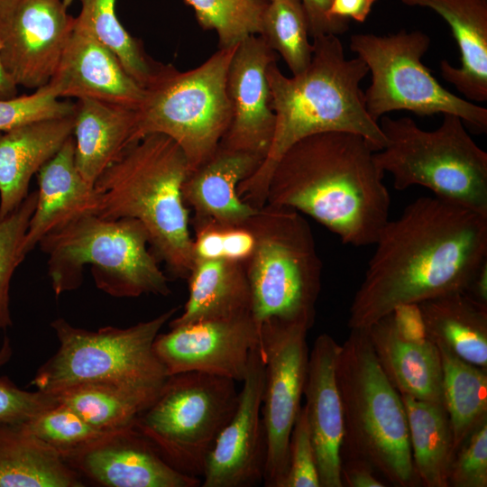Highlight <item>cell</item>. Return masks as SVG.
Returning a JSON list of instances; mask_svg holds the SVG:
<instances>
[{
    "label": "cell",
    "instance_id": "1",
    "mask_svg": "<svg viewBox=\"0 0 487 487\" xmlns=\"http://www.w3.org/2000/svg\"><path fill=\"white\" fill-rule=\"evenodd\" d=\"M349 309L350 329L399 307L466 291L487 262V216L421 197L388 220Z\"/></svg>",
    "mask_w": 487,
    "mask_h": 487
},
{
    "label": "cell",
    "instance_id": "2",
    "mask_svg": "<svg viewBox=\"0 0 487 487\" xmlns=\"http://www.w3.org/2000/svg\"><path fill=\"white\" fill-rule=\"evenodd\" d=\"M374 152L356 133L326 132L305 137L273 169L265 205L307 215L345 244L372 245L391 209L384 172Z\"/></svg>",
    "mask_w": 487,
    "mask_h": 487
},
{
    "label": "cell",
    "instance_id": "3",
    "mask_svg": "<svg viewBox=\"0 0 487 487\" xmlns=\"http://www.w3.org/2000/svg\"><path fill=\"white\" fill-rule=\"evenodd\" d=\"M310 63L300 73L287 77L277 62L267 68L275 114L270 149L259 168L242 181L237 193L254 208L266 202V191L276 164L294 143L319 133L347 132L363 136L376 152L385 145L379 122L365 107L361 81L368 74L358 57L346 59L335 34L312 38Z\"/></svg>",
    "mask_w": 487,
    "mask_h": 487
},
{
    "label": "cell",
    "instance_id": "4",
    "mask_svg": "<svg viewBox=\"0 0 487 487\" xmlns=\"http://www.w3.org/2000/svg\"><path fill=\"white\" fill-rule=\"evenodd\" d=\"M190 173L180 147L150 133L131 144L95 182L97 216L133 218L145 227L152 253L175 278L187 279L194 263L189 209L182 187Z\"/></svg>",
    "mask_w": 487,
    "mask_h": 487
},
{
    "label": "cell",
    "instance_id": "5",
    "mask_svg": "<svg viewBox=\"0 0 487 487\" xmlns=\"http://www.w3.org/2000/svg\"><path fill=\"white\" fill-rule=\"evenodd\" d=\"M335 377L344 417L341 458L368 462L391 485H421L401 396L382 371L364 328L351 329L340 345Z\"/></svg>",
    "mask_w": 487,
    "mask_h": 487
},
{
    "label": "cell",
    "instance_id": "6",
    "mask_svg": "<svg viewBox=\"0 0 487 487\" xmlns=\"http://www.w3.org/2000/svg\"><path fill=\"white\" fill-rule=\"evenodd\" d=\"M38 245L48 255V275L57 297L82 284L87 265L96 286L112 297L170 293L149 234L136 219L84 215L48 234Z\"/></svg>",
    "mask_w": 487,
    "mask_h": 487
},
{
    "label": "cell",
    "instance_id": "7",
    "mask_svg": "<svg viewBox=\"0 0 487 487\" xmlns=\"http://www.w3.org/2000/svg\"><path fill=\"white\" fill-rule=\"evenodd\" d=\"M177 310L172 308L127 328L106 326L96 331L74 326L62 317L55 319L51 326L59 348L38 369L31 385L55 395L81 384H104L152 402L169 377L153 343Z\"/></svg>",
    "mask_w": 487,
    "mask_h": 487
},
{
    "label": "cell",
    "instance_id": "8",
    "mask_svg": "<svg viewBox=\"0 0 487 487\" xmlns=\"http://www.w3.org/2000/svg\"><path fill=\"white\" fill-rule=\"evenodd\" d=\"M385 145L373 153L396 189L421 186L435 197L487 216V153L473 140L463 120L445 114L433 131L408 116H381Z\"/></svg>",
    "mask_w": 487,
    "mask_h": 487
},
{
    "label": "cell",
    "instance_id": "9",
    "mask_svg": "<svg viewBox=\"0 0 487 487\" xmlns=\"http://www.w3.org/2000/svg\"><path fill=\"white\" fill-rule=\"evenodd\" d=\"M255 244L244 262L252 299V316L310 329L321 289L322 263L311 228L291 208L264 205L247 222Z\"/></svg>",
    "mask_w": 487,
    "mask_h": 487
},
{
    "label": "cell",
    "instance_id": "10",
    "mask_svg": "<svg viewBox=\"0 0 487 487\" xmlns=\"http://www.w3.org/2000/svg\"><path fill=\"white\" fill-rule=\"evenodd\" d=\"M236 46L219 48L187 71L160 63L137 107L138 140L150 133L169 136L184 152L190 171L209 158L231 121L226 76Z\"/></svg>",
    "mask_w": 487,
    "mask_h": 487
},
{
    "label": "cell",
    "instance_id": "11",
    "mask_svg": "<svg viewBox=\"0 0 487 487\" xmlns=\"http://www.w3.org/2000/svg\"><path fill=\"white\" fill-rule=\"evenodd\" d=\"M235 381L199 372L169 375L133 428L178 472L202 479L215 441L234 415Z\"/></svg>",
    "mask_w": 487,
    "mask_h": 487
},
{
    "label": "cell",
    "instance_id": "12",
    "mask_svg": "<svg viewBox=\"0 0 487 487\" xmlns=\"http://www.w3.org/2000/svg\"><path fill=\"white\" fill-rule=\"evenodd\" d=\"M429 45V36L421 31L351 36V51L372 74L371 85L364 92L368 114L376 122L395 110L418 115L452 114L473 128L486 132L487 109L445 88L423 64Z\"/></svg>",
    "mask_w": 487,
    "mask_h": 487
},
{
    "label": "cell",
    "instance_id": "13",
    "mask_svg": "<svg viewBox=\"0 0 487 487\" xmlns=\"http://www.w3.org/2000/svg\"><path fill=\"white\" fill-rule=\"evenodd\" d=\"M264 363L261 414L266 441L263 484L282 487L289 443L301 409L308 363L307 326L270 319L259 325Z\"/></svg>",
    "mask_w": 487,
    "mask_h": 487
},
{
    "label": "cell",
    "instance_id": "14",
    "mask_svg": "<svg viewBox=\"0 0 487 487\" xmlns=\"http://www.w3.org/2000/svg\"><path fill=\"white\" fill-rule=\"evenodd\" d=\"M159 333L153 350L169 375L199 372L243 381L260 328L252 315L199 321Z\"/></svg>",
    "mask_w": 487,
    "mask_h": 487
},
{
    "label": "cell",
    "instance_id": "15",
    "mask_svg": "<svg viewBox=\"0 0 487 487\" xmlns=\"http://www.w3.org/2000/svg\"><path fill=\"white\" fill-rule=\"evenodd\" d=\"M242 382L235 411L206 460L201 487H253L263 482L266 441L261 408L264 363L259 344L251 353Z\"/></svg>",
    "mask_w": 487,
    "mask_h": 487
},
{
    "label": "cell",
    "instance_id": "16",
    "mask_svg": "<svg viewBox=\"0 0 487 487\" xmlns=\"http://www.w3.org/2000/svg\"><path fill=\"white\" fill-rule=\"evenodd\" d=\"M61 0H23L0 24L3 67L17 87L40 88L51 79L74 28Z\"/></svg>",
    "mask_w": 487,
    "mask_h": 487
},
{
    "label": "cell",
    "instance_id": "17",
    "mask_svg": "<svg viewBox=\"0 0 487 487\" xmlns=\"http://www.w3.org/2000/svg\"><path fill=\"white\" fill-rule=\"evenodd\" d=\"M275 53L258 34L237 44L226 76L231 121L220 144L265 158L275 127L267 79Z\"/></svg>",
    "mask_w": 487,
    "mask_h": 487
},
{
    "label": "cell",
    "instance_id": "18",
    "mask_svg": "<svg viewBox=\"0 0 487 487\" xmlns=\"http://www.w3.org/2000/svg\"><path fill=\"white\" fill-rule=\"evenodd\" d=\"M65 461L103 486H201V479L175 470L133 427L115 432Z\"/></svg>",
    "mask_w": 487,
    "mask_h": 487
},
{
    "label": "cell",
    "instance_id": "19",
    "mask_svg": "<svg viewBox=\"0 0 487 487\" xmlns=\"http://www.w3.org/2000/svg\"><path fill=\"white\" fill-rule=\"evenodd\" d=\"M47 85L59 98H90L135 108L144 93L116 55L75 22L56 71Z\"/></svg>",
    "mask_w": 487,
    "mask_h": 487
},
{
    "label": "cell",
    "instance_id": "20",
    "mask_svg": "<svg viewBox=\"0 0 487 487\" xmlns=\"http://www.w3.org/2000/svg\"><path fill=\"white\" fill-rule=\"evenodd\" d=\"M339 350L340 345L328 334H321L315 339L308 354L303 392L320 487H343L344 417L335 377Z\"/></svg>",
    "mask_w": 487,
    "mask_h": 487
},
{
    "label": "cell",
    "instance_id": "21",
    "mask_svg": "<svg viewBox=\"0 0 487 487\" xmlns=\"http://www.w3.org/2000/svg\"><path fill=\"white\" fill-rule=\"evenodd\" d=\"M262 160L254 153L219 143L209 158L190 171L183 184V198L194 211L193 221L238 225L254 216L259 208L242 200L237 188Z\"/></svg>",
    "mask_w": 487,
    "mask_h": 487
},
{
    "label": "cell",
    "instance_id": "22",
    "mask_svg": "<svg viewBox=\"0 0 487 487\" xmlns=\"http://www.w3.org/2000/svg\"><path fill=\"white\" fill-rule=\"evenodd\" d=\"M73 134L37 172L38 198L23 243L25 254L51 232L87 214L97 215L100 194L75 164Z\"/></svg>",
    "mask_w": 487,
    "mask_h": 487
},
{
    "label": "cell",
    "instance_id": "23",
    "mask_svg": "<svg viewBox=\"0 0 487 487\" xmlns=\"http://www.w3.org/2000/svg\"><path fill=\"white\" fill-rule=\"evenodd\" d=\"M364 329L382 371L400 394L443 403L441 359L434 343L406 334L393 312Z\"/></svg>",
    "mask_w": 487,
    "mask_h": 487
},
{
    "label": "cell",
    "instance_id": "24",
    "mask_svg": "<svg viewBox=\"0 0 487 487\" xmlns=\"http://www.w3.org/2000/svg\"><path fill=\"white\" fill-rule=\"evenodd\" d=\"M73 115L0 131V220L28 196L32 177L73 134Z\"/></svg>",
    "mask_w": 487,
    "mask_h": 487
},
{
    "label": "cell",
    "instance_id": "25",
    "mask_svg": "<svg viewBox=\"0 0 487 487\" xmlns=\"http://www.w3.org/2000/svg\"><path fill=\"white\" fill-rule=\"evenodd\" d=\"M75 164L94 185L137 137V108L90 98L74 106Z\"/></svg>",
    "mask_w": 487,
    "mask_h": 487
},
{
    "label": "cell",
    "instance_id": "26",
    "mask_svg": "<svg viewBox=\"0 0 487 487\" xmlns=\"http://www.w3.org/2000/svg\"><path fill=\"white\" fill-rule=\"evenodd\" d=\"M427 7L451 27L460 51V67L441 60L442 78L471 101L487 100V0H401Z\"/></svg>",
    "mask_w": 487,
    "mask_h": 487
},
{
    "label": "cell",
    "instance_id": "27",
    "mask_svg": "<svg viewBox=\"0 0 487 487\" xmlns=\"http://www.w3.org/2000/svg\"><path fill=\"white\" fill-rule=\"evenodd\" d=\"M187 280L188 298L183 312L169 321L170 328L252 315L251 291L243 262L226 258L195 260Z\"/></svg>",
    "mask_w": 487,
    "mask_h": 487
},
{
    "label": "cell",
    "instance_id": "28",
    "mask_svg": "<svg viewBox=\"0 0 487 487\" xmlns=\"http://www.w3.org/2000/svg\"><path fill=\"white\" fill-rule=\"evenodd\" d=\"M417 306L428 340L487 370V305L457 291Z\"/></svg>",
    "mask_w": 487,
    "mask_h": 487
},
{
    "label": "cell",
    "instance_id": "29",
    "mask_svg": "<svg viewBox=\"0 0 487 487\" xmlns=\"http://www.w3.org/2000/svg\"><path fill=\"white\" fill-rule=\"evenodd\" d=\"M80 473L21 423L0 422V487H82Z\"/></svg>",
    "mask_w": 487,
    "mask_h": 487
},
{
    "label": "cell",
    "instance_id": "30",
    "mask_svg": "<svg viewBox=\"0 0 487 487\" xmlns=\"http://www.w3.org/2000/svg\"><path fill=\"white\" fill-rule=\"evenodd\" d=\"M400 396L407 416L412 461L421 485L448 487L455 451L444 404Z\"/></svg>",
    "mask_w": 487,
    "mask_h": 487
},
{
    "label": "cell",
    "instance_id": "31",
    "mask_svg": "<svg viewBox=\"0 0 487 487\" xmlns=\"http://www.w3.org/2000/svg\"><path fill=\"white\" fill-rule=\"evenodd\" d=\"M442 365L443 404L447 412L454 451L487 420V370L436 345Z\"/></svg>",
    "mask_w": 487,
    "mask_h": 487
},
{
    "label": "cell",
    "instance_id": "32",
    "mask_svg": "<svg viewBox=\"0 0 487 487\" xmlns=\"http://www.w3.org/2000/svg\"><path fill=\"white\" fill-rule=\"evenodd\" d=\"M75 24L97 38L118 58L126 72L143 88L160 63L150 59L140 41L121 24L115 14L116 0H80Z\"/></svg>",
    "mask_w": 487,
    "mask_h": 487
},
{
    "label": "cell",
    "instance_id": "33",
    "mask_svg": "<svg viewBox=\"0 0 487 487\" xmlns=\"http://www.w3.org/2000/svg\"><path fill=\"white\" fill-rule=\"evenodd\" d=\"M59 403L76 411L102 430L133 427L139 414L152 402L128 391L104 384H81L55 394Z\"/></svg>",
    "mask_w": 487,
    "mask_h": 487
},
{
    "label": "cell",
    "instance_id": "34",
    "mask_svg": "<svg viewBox=\"0 0 487 487\" xmlns=\"http://www.w3.org/2000/svg\"><path fill=\"white\" fill-rule=\"evenodd\" d=\"M259 35L282 57L292 75L302 72L310 63L313 45L301 0L269 1Z\"/></svg>",
    "mask_w": 487,
    "mask_h": 487
},
{
    "label": "cell",
    "instance_id": "35",
    "mask_svg": "<svg viewBox=\"0 0 487 487\" xmlns=\"http://www.w3.org/2000/svg\"><path fill=\"white\" fill-rule=\"evenodd\" d=\"M195 11L199 25L214 30L219 48L236 46L260 34L269 0H185Z\"/></svg>",
    "mask_w": 487,
    "mask_h": 487
},
{
    "label": "cell",
    "instance_id": "36",
    "mask_svg": "<svg viewBox=\"0 0 487 487\" xmlns=\"http://www.w3.org/2000/svg\"><path fill=\"white\" fill-rule=\"evenodd\" d=\"M21 425L54 448L64 460L118 432L95 427L72 409L59 402Z\"/></svg>",
    "mask_w": 487,
    "mask_h": 487
},
{
    "label": "cell",
    "instance_id": "37",
    "mask_svg": "<svg viewBox=\"0 0 487 487\" xmlns=\"http://www.w3.org/2000/svg\"><path fill=\"white\" fill-rule=\"evenodd\" d=\"M37 198V190L29 193L12 214L0 220V330L13 325L10 283L15 269L26 256L23 243Z\"/></svg>",
    "mask_w": 487,
    "mask_h": 487
},
{
    "label": "cell",
    "instance_id": "38",
    "mask_svg": "<svg viewBox=\"0 0 487 487\" xmlns=\"http://www.w3.org/2000/svg\"><path fill=\"white\" fill-rule=\"evenodd\" d=\"M75 103L56 96L48 85L30 95L0 99V131L71 115Z\"/></svg>",
    "mask_w": 487,
    "mask_h": 487
},
{
    "label": "cell",
    "instance_id": "39",
    "mask_svg": "<svg viewBox=\"0 0 487 487\" xmlns=\"http://www.w3.org/2000/svg\"><path fill=\"white\" fill-rule=\"evenodd\" d=\"M487 487V420L462 443L452 459L448 487Z\"/></svg>",
    "mask_w": 487,
    "mask_h": 487
},
{
    "label": "cell",
    "instance_id": "40",
    "mask_svg": "<svg viewBox=\"0 0 487 487\" xmlns=\"http://www.w3.org/2000/svg\"><path fill=\"white\" fill-rule=\"evenodd\" d=\"M282 487H320L315 452L304 406L301 407L291 430L288 468Z\"/></svg>",
    "mask_w": 487,
    "mask_h": 487
},
{
    "label": "cell",
    "instance_id": "41",
    "mask_svg": "<svg viewBox=\"0 0 487 487\" xmlns=\"http://www.w3.org/2000/svg\"><path fill=\"white\" fill-rule=\"evenodd\" d=\"M57 403L53 394L23 390L0 376V422L23 423Z\"/></svg>",
    "mask_w": 487,
    "mask_h": 487
},
{
    "label": "cell",
    "instance_id": "42",
    "mask_svg": "<svg viewBox=\"0 0 487 487\" xmlns=\"http://www.w3.org/2000/svg\"><path fill=\"white\" fill-rule=\"evenodd\" d=\"M332 0H301L305 8L309 35L314 38L322 34H341L348 29V23L337 22L328 15Z\"/></svg>",
    "mask_w": 487,
    "mask_h": 487
},
{
    "label": "cell",
    "instance_id": "43",
    "mask_svg": "<svg viewBox=\"0 0 487 487\" xmlns=\"http://www.w3.org/2000/svg\"><path fill=\"white\" fill-rule=\"evenodd\" d=\"M255 244L253 232L247 225H223V258L244 262Z\"/></svg>",
    "mask_w": 487,
    "mask_h": 487
},
{
    "label": "cell",
    "instance_id": "44",
    "mask_svg": "<svg viewBox=\"0 0 487 487\" xmlns=\"http://www.w3.org/2000/svg\"><path fill=\"white\" fill-rule=\"evenodd\" d=\"M377 472L368 462L356 458H341L343 487H385Z\"/></svg>",
    "mask_w": 487,
    "mask_h": 487
},
{
    "label": "cell",
    "instance_id": "45",
    "mask_svg": "<svg viewBox=\"0 0 487 487\" xmlns=\"http://www.w3.org/2000/svg\"><path fill=\"white\" fill-rule=\"evenodd\" d=\"M377 0H332L328 15L331 19L348 23L349 19L364 22Z\"/></svg>",
    "mask_w": 487,
    "mask_h": 487
},
{
    "label": "cell",
    "instance_id": "46",
    "mask_svg": "<svg viewBox=\"0 0 487 487\" xmlns=\"http://www.w3.org/2000/svg\"><path fill=\"white\" fill-rule=\"evenodd\" d=\"M465 292L478 302L487 305V262L480 268Z\"/></svg>",
    "mask_w": 487,
    "mask_h": 487
},
{
    "label": "cell",
    "instance_id": "47",
    "mask_svg": "<svg viewBox=\"0 0 487 487\" xmlns=\"http://www.w3.org/2000/svg\"><path fill=\"white\" fill-rule=\"evenodd\" d=\"M17 96V86L6 74L0 57V99Z\"/></svg>",
    "mask_w": 487,
    "mask_h": 487
},
{
    "label": "cell",
    "instance_id": "48",
    "mask_svg": "<svg viewBox=\"0 0 487 487\" xmlns=\"http://www.w3.org/2000/svg\"><path fill=\"white\" fill-rule=\"evenodd\" d=\"M23 0H0V24L7 21Z\"/></svg>",
    "mask_w": 487,
    "mask_h": 487
},
{
    "label": "cell",
    "instance_id": "49",
    "mask_svg": "<svg viewBox=\"0 0 487 487\" xmlns=\"http://www.w3.org/2000/svg\"><path fill=\"white\" fill-rule=\"evenodd\" d=\"M13 355V347L10 339L5 336L0 346V370L5 365Z\"/></svg>",
    "mask_w": 487,
    "mask_h": 487
},
{
    "label": "cell",
    "instance_id": "50",
    "mask_svg": "<svg viewBox=\"0 0 487 487\" xmlns=\"http://www.w3.org/2000/svg\"><path fill=\"white\" fill-rule=\"evenodd\" d=\"M61 1L67 7H69L73 3L74 0H61Z\"/></svg>",
    "mask_w": 487,
    "mask_h": 487
},
{
    "label": "cell",
    "instance_id": "51",
    "mask_svg": "<svg viewBox=\"0 0 487 487\" xmlns=\"http://www.w3.org/2000/svg\"><path fill=\"white\" fill-rule=\"evenodd\" d=\"M269 1H271V0H269Z\"/></svg>",
    "mask_w": 487,
    "mask_h": 487
}]
</instances>
